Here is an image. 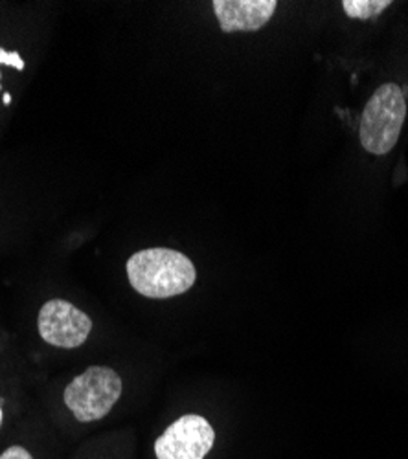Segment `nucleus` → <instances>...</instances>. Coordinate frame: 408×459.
<instances>
[{
  "mask_svg": "<svg viewBox=\"0 0 408 459\" xmlns=\"http://www.w3.org/2000/svg\"><path fill=\"white\" fill-rule=\"evenodd\" d=\"M131 287L152 299H166L188 292L197 271L188 255L171 248H145L127 259Z\"/></svg>",
  "mask_w": 408,
  "mask_h": 459,
  "instance_id": "1",
  "label": "nucleus"
},
{
  "mask_svg": "<svg viewBox=\"0 0 408 459\" xmlns=\"http://www.w3.org/2000/svg\"><path fill=\"white\" fill-rule=\"evenodd\" d=\"M404 118L406 101L403 89L395 83L381 85L362 110L360 145L372 155H386L399 140Z\"/></svg>",
  "mask_w": 408,
  "mask_h": 459,
  "instance_id": "2",
  "label": "nucleus"
},
{
  "mask_svg": "<svg viewBox=\"0 0 408 459\" xmlns=\"http://www.w3.org/2000/svg\"><path fill=\"white\" fill-rule=\"evenodd\" d=\"M122 390V377L113 368L91 366L65 388L63 401L80 423H94L110 413Z\"/></svg>",
  "mask_w": 408,
  "mask_h": 459,
  "instance_id": "3",
  "label": "nucleus"
},
{
  "mask_svg": "<svg viewBox=\"0 0 408 459\" xmlns=\"http://www.w3.org/2000/svg\"><path fill=\"white\" fill-rule=\"evenodd\" d=\"M41 338L54 348L76 350L87 342L92 331V320L66 299L47 301L37 318Z\"/></svg>",
  "mask_w": 408,
  "mask_h": 459,
  "instance_id": "4",
  "label": "nucleus"
},
{
  "mask_svg": "<svg viewBox=\"0 0 408 459\" xmlns=\"http://www.w3.org/2000/svg\"><path fill=\"white\" fill-rule=\"evenodd\" d=\"M215 443V430L203 415L188 413L171 423L155 441L157 459H204Z\"/></svg>",
  "mask_w": 408,
  "mask_h": 459,
  "instance_id": "5",
  "label": "nucleus"
},
{
  "mask_svg": "<svg viewBox=\"0 0 408 459\" xmlns=\"http://www.w3.org/2000/svg\"><path fill=\"white\" fill-rule=\"evenodd\" d=\"M213 13L225 33L262 30L274 15L276 0H213Z\"/></svg>",
  "mask_w": 408,
  "mask_h": 459,
  "instance_id": "6",
  "label": "nucleus"
},
{
  "mask_svg": "<svg viewBox=\"0 0 408 459\" xmlns=\"http://www.w3.org/2000/svg\"><path fill=\"white\" fill-rule=\"evenodd\" d=\"M341 6L350 19L369 21L379 17L388 6H392V0H344Z\"/></svg>",
  "mask_w": 408,
  "mask_h": 459,
  "instance_id": "7",
  "label": "nucleus"
},
{
  "mask_svg": "<svg viewBox=\"0 0 408 459\" xmlns=\"http://www.w3.org/2000/svg\"><path fill=\"white\" fill-rule=\"evenodd\" d=\"M0 459H35V457L22 445H12L3 454H0Z\"/></svg>",
  "mask_w": 408,
  "mask_h": 459,
  "instance_id": "8",
  "label": "nucleus"
},
{
  "mask_svg": "<svg viewBox=\"0 0 408 459\" xmlns=\"http://www.w3.org/2000/svg\"><path fill=\"white\" fill-rule=\"evenodd\" d=\"M0 65H8V66H15L17 70L24 68V61L17 52H6L0 48Z\"/></svg>",
  "mask_w": 408,
  "mask_h": 459,
  "instance_id": "9",
  "label": "nucleus"
},
{
  "mask_svg": "<svg viewBox=\"0 0 408 459\" xmlns=\"http://www.w3.org/2000/svg\"><path fill=\"white\" fill-rule=\"evenodd\" d=\"M3 417H4V413H3V406H0V427H3Z\"/></svg>",
  "mask_w": 408,
  "mask_h": 459,
  "instance_id": "10",
  "label": "nucleus"
}]
</instances>
